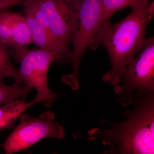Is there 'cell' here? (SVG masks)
<instances>
[{
    "label": "cell",
    "instance_id": "cell-2",
    "mask_svg": "<svg viewBox=\"0 0 154 154\" xmlns=\"http://www.w3.org/2000/svg\"><path fill=\"white\" fill-rule=\"evenodd\" d=\"M131 103L132 110L126 113L123 121L110 123V129L100 131L99 128L90 130L88 139H100L104 145L110 146L107 154L154 153V91L137 93L123 106Z\"/></svg>",
    "mask_w": 154,
    "mask_h": 154
},
{
    "label": "cell",
    "instance_id": "cell-13",
    "mask_svg": "<svg viewBox=\"0 0 154 154\" xmlns=\"http://www.w3.org/2000/svg\"><path fill=\"white\" fill-rule=\"evenodd\" d=\"M0 41L12 49L15 47L11 28L6 18V11L0 13Z\"/></svg>",
    "mask_w": 154,
    "mask_h": 154
},
{
    "label": "cell",
    "instance_id": "cell-7",
    "mask_svg": "<svg viewBox=\"0 0 154 154\" xmlns=\"http://www.w3.org/2000/svg\"><path fill=\"white\" fill-rule=\"evenodd\" d=\"M45 15L54 34L68 48L77 21L74 0H34Z\"/></svg>",
    "mask_w": 154,
    "mask_h": 154
},
{
    "label": "cell",
    "instance_id": "cell-12",
    "mask_svg": "<svg viewBox=\"0 0 154 154\" xmlns=\"http://www.w3.org/2000/svg\"><path fill=\"white\" fill-rule=\"evenodd\" d=\"M10 55L8 47L0 41V82H2L7 78H13L15 82L22 83L19 77V69L15 68L12 64Z\"/></svg>",
    "mask_w": 154,
    "mask_h": 154
},
{
    "label": "cell",
    "instance_id": "cell-1",
    "mask_svg": "<svg viewBox=\"0 0 154 154\" xmlns=\"http://www.w3.org/2000/svg\"><path fill=\"white\" fill-rule=\"evenodd\" d=\"M154 16V2H150L132 9L115 24L109 21L102 24L90 48L95 50L102 45L110 57L111 69L103 75L104 82L114 85L119 84L125 68L145 44L147 26Z\"/></svg>",
    "mask_w": 154,
    "mask_h": 154
},
{
    "label": "cell",
    "instance_id": "cell-14",
    "mask_svg": "<svg viewBox=\"0 0 154 154\" xmlns=\"http://www.w3.org/2000/svg\"><path fill=\"white\" fill-rule=\"evenodd\" d=\"M24 0H4L0 1V11L9 7L22 5Z\"/></svg>",
    "mask_w": 154,
    "mask_h": 154
},
{
    "label": "cell",
    "instance_id": "cell-6",
    "mask_svg": "<svg viewBox=\"0 0 154 154\" xmlns=\"http://www.w3.org/2000/svg\"><path fill=\"white\" fill-rule=\"evenodd\" d=\"M141 52L127 66L114 91L124 102L137 93L154 91V38H147Z\"/></svg>",
    "mask_w": 154,
    "mask_h": 154
},
{
    "label": "cell",
    "instance_id": "cell-8",
    "mask_svg": "<svg viewBox=\"0 0 154 154\" xmlns=\"http://www.w3.org/2000/svg\"><path fill=\"white\" fill-rule=\"evenodd\" d=\"M25 98L17 99L0 106V131L14 127L16 122L24 112L42 100L35 96L31 101L25 102Z\"/></svg>",
    "mask_w": 154,
    "mask_h": 154
},
{
    "label": "cell",
    "instance_id": "cell-9",
    "mask_svg": "<svg viewBox=\"0 0 154 154\" xmlns=\"http://www.w3.org/2000/svg\"><path fill=\"white\" fill-rule=\"evenodd\" d=\"M6 16L11 28L15 46L14 48L33 43L30 28L25 17L17 13L6 11Z\"/></svg>",
    "mask_w": 154,
    "mask_h": 154
},
{
    "label": "cell",
    "instance_id": "cell-10",
    "mask_svg": "<svg viewBox=\"0 0 154 154\" xmlns=\"http://www.w3.org/2000/svg\"><path fill=\"white\" fill-rule=\"evenodd\" d=\"M102 14L101 24L109 21L113 14L121 9L131 7V9L147 5L150 0H101Z\"/></svg>",
    "mask_w": 154,
    "mask_h": 154
},
{
    "label": "cell",
    "instance_id": "cell-11",
    "mask_svg": "<svg viewBox=\"0 0 154 154\" xmlns=\"http://www.w3.org/2000/svg\"><path fill=\"white\" fill-rule=\"evenodd\" d=\"M32 89L22 83L15 82L11 85L0 82V106L17 99L26 98Z\"/></svg>",
    "mask_w": 154,
    "mask_h": 154
},
{
    "label": "cell",
    "instance_id": "cell-15",
    "mask_svg": "<svg viewBox=\"0 0 154 154\" xmlns=\"http://www.w3.org/2000/svg\"><path fill=\"white\" fill-rule=\"evenodd\" d=\"M4 1V0H0V1Z\"/></svg>",
    "mask_w": 154,
    "mask_h": 154
},
{
    "label": "cell",
    "instance_id": "cell-5",
    "mask_svg": "<svg viewBox=\"0 0 154 154\" xmlns=\"http://www.w3.org/2000/svg\"><path fill=\"white\" fill-rule=\"evenodd\" d=\"M55 116L50 110L37 117L23 113L19 118V125L2 145L5 153L19 152L44 139H63L66 136L64 128L56 121Z\"/></svg>",
    "mask_w": 154,
    "mask_h": 154
},
{
    "label": "cell",
    "instance_id": "cell-3",
    "mask_svg": "<svg viewBox=\"0 0 154 154\" xmlns=\"http://www.w3.org/2000/svg\"><path fill=\"white\" fill-rule=\"evenodd\" d=\"M77 10V21L72 38V50L70 60L72 75L64 78L73 89L79 87L78 78L81 60L88 48L92 45L94 37L101 27L102 8L101 0H74Z\"/></svg>",
    "mask_w": 154,
    "mask_h": 154
},
{
    "label": "cell",
    "instance_id": "cell-4",
    "mask_svg": "<svg viewBox=\"0 0 154 154\" xmlns=\"http://www.w3.org/2000/svg\"><path fill=\"white\" fill-rule=\"evenodd\" d=\"M10 54L20 64L19 71L21 82L36 90V96L42 100L45 106L52 105L57 95L48 87V75L51 64L59 61L57 57L45 50L29 49L26 46L12 49Z\"/></svg>",
    "mask_w": 154,
    "mask_h": 154
}]
</instances>
